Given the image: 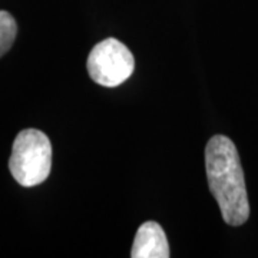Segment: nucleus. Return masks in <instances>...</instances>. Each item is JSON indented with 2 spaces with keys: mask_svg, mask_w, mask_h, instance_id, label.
I'll return each instance as SVG.
<instances>
[{
  "mask_svg": "<svg viewBox=\"0 0 258 258\" xmlns=\"http://www.w3.org/2000/svg\"><path fill=\"white\" fill-rule=\"evenodd\" d=\"M210 191L220 205L224 221L238 227L248 220L249 204L238 151L230 138L212 137L205 148Z\"/></svg>",
  "mask_w": 258,
  "mask_h": 258,
  "instance_id": "nucleus-1",
  "label": "nucleus"
},
{
  "mask_svg": "<svg viewBox=\"0 0 258 258\" xmlns=\"http://www.w3.org/2000/svg\"><path fill=\"white\" fill-rule=\"evenodd\" d=\"M52 145L39 129H25L19 132L13 142L9 169L12 176L22 186L42 184L50 174Z\"/></svg>",
  "mask_w": 258,
  "mask_h": 258,
  "instance_id": "nucleus-2",
  "label": "nucleus"
},
{
  "mask_svg": "<svg viewBox=\"0 0 258 258\" xmlns=\"http://www.w3.org/2000/svg\"><path fill=\"white\" fill-rule=\"evenodd\" d=\"M86 66L93 82L106 88H115L134 74L135 59L122 42L109 37L93 46Z\"/></svg>",
  "mask_w": 258,
  "mask_h": 258,
  "instance_id": "nucleus-3",
  "label": "nucleus"
},
{
  "mask_svg": "<svg viewBox=\"0 0 258 258\" xmlns=\"http://www.w3.org/2000/svg\"><path fill=\"white\" fill-rule=\"evenodd\" d=\"M169 255V245L162 227L155 221L144 222L137 231L131 257L168 258Z\"/></svg>",
  "mask_w": 258,
  "mask_h": 258,
  "instance_id": "nucleus-4",
  "label": "nucleus"
},
{
  "mask_svg": "<svg viewBox=\"0 0 258 258\" xmlns=\"http://www.w3.org/2000/svg\"><path fill=\"white\" fill-rule=\"evenodd\" d=\"M18 33L15 18L6 10H0V57L9 50Z\"/></svg>",
  "mask_w": 258,
  "mask_h": 258,
  "instance_id": "nucleus-5",
  "label": "nucleus"
}]
</instances>
